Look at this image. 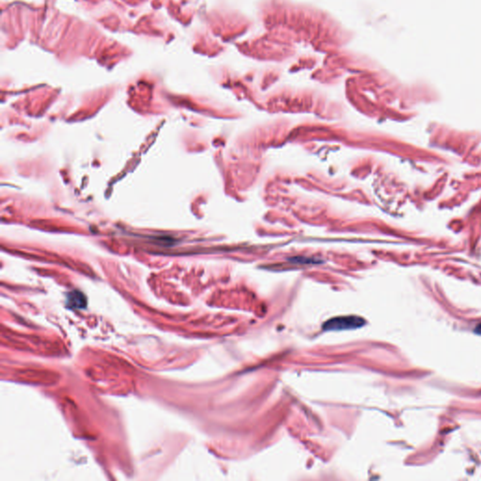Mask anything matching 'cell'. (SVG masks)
Returning a JSON list of instances; mask_svg holds the SVG:
<instances>
[{"instance_id":"7a4b0ae2","label":"cell","mask_w":481,"mask_h":481,"mask_svg":"<svg viewBox=\"0 0 481 481\" xmlns=\"http://www.w3.org/2000/svg\"><path fill=\"white\" fill-rule=\"evenodd\" d=\"M67 306L70 308L82 309L87 306V298L82 292L78 290H73L69 292L67 295Z\"/></svg>"},{"instance_id":"6da1fadb","label":"cell","mask_w":481,"mask_h":481,"mask_svg":"<svg viewBox=\"0 0 481 481\" xmlns=\"http://www.w3.org/2000/svg\"><path fill=\"white\" fill-rule=\"evenodd\" d=\"M366 324V321L363 318L356 315L350 316H340L330 319L323 323V329L324 331H341V330H354L361 328Z\"/></svg>"},{"instance_id":"3957f363","label":"cell","mask_w":481,"mask_h":481,"mask_svg":"<svg viewBox=\"0 0 481 481\" xmlns=\"http://www.w3.org/2000/svg\"><path fill=\"white\" fill-rule=\"evenodd\" d=\"M475 332H476V334H478V335H481V323L476 326Z\"/></svg>"}]
</instances>
